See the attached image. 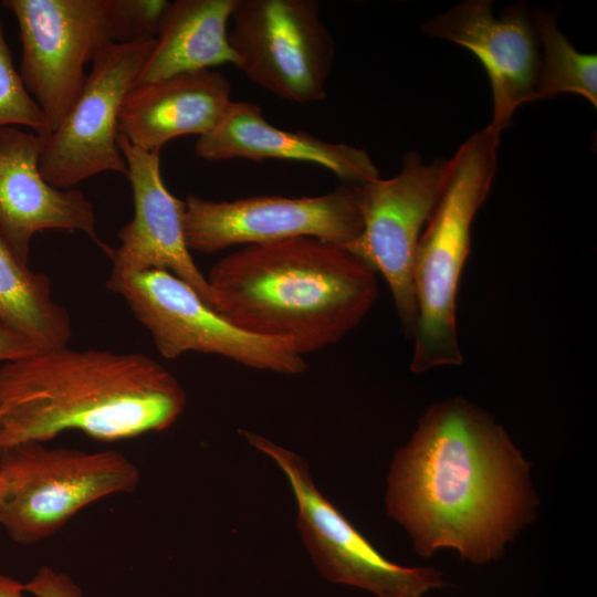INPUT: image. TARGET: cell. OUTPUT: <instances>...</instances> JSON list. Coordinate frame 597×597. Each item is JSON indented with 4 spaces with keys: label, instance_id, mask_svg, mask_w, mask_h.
<instances>
[{
    "label": "cell",
    "instance_id": "1",
    "mask_svg": "<svg viewBox=\"0 0 597 597\" xmlns=\"http://www.w3.org/2000/svg\"><path fill=\"white\" fill-rule=\"evenodd\" d=\"M530 463L493 417L461 397L432 405L388 474L386 507L429 557L455 549L484 564L535 513Z\"/></svg>",
    "mask_w": 597,
    "mask_h": 597
},
{
    "label": "cell",
    "instance_id": "2",
    "mask_svg": "<svg viewBox=\"0 0 597 597\" xmlns=\"http://www.w3.org/2000/svg\"><path fill=\"white\" fill-rule=\"evenodd\" d=\"M186 401L177 378L147 355L40 350L0 365V449L65 431L102 442L164 431Z\"/></svg>",
    "mask_w": 597,
    "mask_h": 597
},
{
    "label": "cell",
    "instance_id": "3",
    "mask_svg": "<svg viewBox=\"0 0 597 597\" xmlns=\"http://www.w3.org/2000/svg\"><path fill=\"white\" fill-rule=\"evenodd\" d=\"M376 272L346 248L311 237L245 245L207 277L217 311L300 355L334 345L373 307Z\"/></svg>",
    "mask_w": 597,
    "mask_h": 597
},
{
    "label": "cell",
    "instance_id": "4",
    "mask_svg": "<svg viewBox=\"0 0 597 597\" xmlns=\"http://www.w3.org/2000/svg\"><path fill=\"white\" fill-rule=\"evenodd\" d=\"M501 134L488 124L449 158L442 195L420 235L413 263L417 321L410 363L416 374L463 360L457 335V296L472 224L495 177Z\"/></svg>",
    "mask_w": 597,
    "mask_h": 597
},
{
    "label": "cell",
    "instance_id": "5",
    "mask_svg": "<svg viewBox=\"0 0 597 597\" xmlns=\"http://www.w3.org/2000/svg\"><path fill=\"white\" fill-rule=\"evenodd\" d=\"M123 453L23 442L0 449V525L19 544L51 537L86 506L139 484Z\"/></svg>",
    "mask_w": 597,
    "mask_h": 597
},
{
    "label": "cell",
    "instance_id": "6",
    "mask_svg": "<svg viewBox=\"0 0 597 597\" xmlns=\"http://www.w3.org/2000/svg\"><path fill=\"white\" fill-rule=\"evenodd\" d=\"M22 46L20 76L50 133L82 92L85 66L108 44L134 41L123 0H4Z\"/></svg>",
    "mask_w": 597,
    "mask_h": 597
},
{
    "label": "cell",
    "instance_id": "7",
    "mask_svg": "<svg viewBox=\"0 0 597 597\" xmlns=\"http://www.w3.org/2000/svg\"><path fill=\"white\" fill-rule=\"evenodd\" d=\"M106 286L124 298L165 358L198 352L285 375L306 369L303 356L289 343L238 327L168 271L111 273Z\"/></svg>",
    "mask_w": 597,
    "mask_h": 597
},
{
    "label": "cell",
    "instance_id": "8",
    "mask_svg": "<svg viewBox=\"0 0 597 597\" xmlns=\"http://www.w3.org/2000/svg\"><path fill=\"white\" fill-rule=\"evenodd\" d=\"M229 42L238 69L277 97L311 104L326 97L335 45L316 0H237Z\"/></svg>",
    "mask_w": 597,
    "mask_h": 597
},
{
    "label": "cell",
    "instance_id": "9",
    "mask_svg": "<svg viewBox=\"0 0 597 597\" xmlns=\"http://www.w3.org/2000/svg\"><path fill=\"white\" fill-rule=\"evenodd\" d=\"M449 166V158L423 164L418 153L409 151L396 176L356 185L362 231L348 251L385 279L408 337L417 321L416 250L442 195Z\"/></svg>",
    "mask_w": 597,
    "mask_h": 597
},
{
    "label": "cell",
    "instance_id": "10",
    "mask_svg": "<svg viewBox=\"0 0 597 597\" xmlns=\"http://www.w3.org/2000/svg\"><path fill=\"white\" fill-rule=\"evenodd\" d=\"M240 433L285 474L297 506V528L325 578L378 597H421L444 585L442 574L432 567H406L381 555L321 493L302 457L258 433Z\"/></svg>",
    "mask_w": 597,
    "mask_h": 597
},
{
    "label": "cell",
    "instance_id": "11",
    "mask_svg": "<svg viewBox=\"0 0 597 597\" xmlns=\"http://www.w3.org/2000/svg\"><path fill=\"white\" fill-rule=\"evenodd\" d=\"M184 231L190 251L214 253L311 237L346 248L362 231L356 185L320 196H252L233 200L185 199Z\"/></svg>",
    "mask_w": 597,
    "mask_h": 597
},
{
    "label": "cell",
    "instance_id": "12",
    "mask_svg": "<svg viewBox=\"0 0 597 597\" xmlns=\"http://www.w3.org/2000/svg\"><path fill=\"white\" fill-rule=\"evenodd\" d=\"M155 38L114 42L93 60L77 100L44 142L40 170L60 189H73L96 175L127 176L118 146L122 104L153 51Z\"/></svg>",
    "mask_w": 597,
    "mask_h": 597
},
{
    "label": "cell",
    "instance_id": "13",
    "mask_svg": "<svg viewBox=\"0 0 597 597\" xmlns=\"http://www.w3.org/2000/svg\"><path fill=\"white\" fill-rule=\"evenodd\" d=\"M491 0H465L422 24V32L473 53L484 67L492 91V119L499 132L512 124L516 109L541 100L540 48L532 8L505 7L495 17Z\"/></svg>",
    "mask_w": 597,
    "mask_h": 597
},
{
    "label": "cell",
    "instance_id": "14",
    "mask_svg": "<svg viewBox=\"0 0 597 597\" xmlns=\"http://www.w3.org/2000/svg\"><path fill=\"white\" fill-rule=\"evenodd\" d=\"M117 143L127 165L134 214L118 231L119 247L106 252L112 260L111 273L168 271L217 311L214 293L186 243L185 200L175 197L163 180L160 151L136 147L121 134Z\"/></svg>",
    "mask_w": 597,
    "mask_h": 597
},
{
    "label": "cell",
    "instance_id": "15",
    "mask_svg": "<svg viewBox=\"0 0 597 597\" xmlns=\"http://www.w3.org/2000/svg\"><path fill=\"white\" fill-rule=\"evenodd\" d=\"M45 137L18 126L0 127V232L28 264L30 244L42 230L80 231L106 253L92 202L76 189H60L41 174Z\"/></svg>",
    "mask_w": 597,
    "mask_h": 597
},
{
    "label": "cell",
    "instance_id": "16",
    "mask_svg": "<svg viewBox=\"0 0 597 597\" xmlns=\"http://www.w3.org/2000/svg\"><path fill=\"white\" fill-rule=\"evenodd\" d=\"M195 154L208 161L242 158L313 164L327 169L345 185H359L379 177L366 150L276 127L266 121L259 105L249 101H233L219 125L198 137Z\"/></svg>",
    "mask_w": 597,
    "mask_h": 597
},
{
    "label": "cell",
    "instance_id": "17",
    "mask_svg": "<svg viewBox=\"0 0 597 597\" xmlns=\"http://www.w3.org/2000/svg\"><path fill=\"white\" fill-rule=\"evenodd\" d=\"M232 102L229 81L213 70L137 83L122 104L118 132L136 147L160 151L174 138L213 130Z\"/></svg>",
    "mask_w": 597,
    "mask_h": 597
},
{
    "label": "cell",
    "instance_id": "18",
    "mask_svg": "<svg viewBox=\"0 0 597 597\" xmlns=\"http://www.w3.org/2000/svg\"><path fill=\"white\" fill-rule=\"evenodd\" d=\"M237 0H176L168 3L155 44L137 83L211 70L239 60L228 23Z\"/></svg>",
    "mask_w": 597,
    "mask_h": 597
},
{
    "label": "cell",
    "instance_id": "19",
    "mask_svg": "<svg viewBox=\"0 0 597 597\" xmlns=\"http://www.w3.org/2000/svg\"><path fill=\"white\" fill-rule=\"evenodd\" d=\"M0 321L40 350L67 346L72 335L70 315L54 301L48 275L21 261L1 232Z\"/></svg>",
    "mask_w": 597,
    "mask_h": 597
},
{
    "label": "cell",
    "instance_id": "20",
    "mask_svg": "<svg viewBox=\"0 0 597 597\" xmlns=\"http://www.w3.org/2000/svg\"><path fill=\"white\" fill-rule=\"evenodd\" d=\"M540 48V98L575 94L597 106V55L577 51L562 33L555 11L532 8Z\"/></svg>",
    "mask_w": 597,
    "mask_h": 597
},
{
    "label": "cell",
    "instance_id": "21",
    "mask_svg": "<svg viewBox=\"0 0 597 597\" xmlns=\"http://www.w3.org/2000/svg\"><path fill=\"white\" fill-rule=\"evenodd\" d=\"M6 126L27 128L43 137L50 134L43 112L14 67L0 20V127Z\"/></svg>",
    "mask_w": 597,
    "mask_h": 597
},
{
    "label": "cell",
    "instance_id": "22",
    "mask_svg": "<svg viewBox=\"0 0 597 597\" xmlns=\"http://www.w3.org/2000/svg\"><path fill=\"white\" fill-rule=\"evenodd\" d=\"M23 587L34 597H84L81 587L67 574L50 566L40 567Z\"/></svg>",
    "mask_w": 597,
    "mask_h": 597
},
{
    "label": "cell",
    "instance_id": "23",
    "mask_svg": "<svg viewBox=\"0 0 597 597\" xmlns=\"http://www.w3.org/2000/svg\"><path fill=\"white\" fill-rule=\"evenodd\" d=\"M40 349L19 332L0 321V362L14 360Z\"/></svg>",
    "mask_w": 597,
    "mask_h": 597
},
{
    "label": "cell",
    "instance_id": "24",
    "mask_svg": "<svg viewBox=\"0 0 597 597\" xmlns=\"http://www.w3.org/2000/svg\"><path fill=\"white\" fill-rule=\"evenodd\" d=\"M23 583L0 573V597H24Z\"/></svg>",
    "mask_w": 597,
    "mask_h": 597
},
{
    "label": "cell",
    "instance_id": "25",
    "mask_svg": "<svg viewBox=\"0 0 597 597\" xmlns=\"http://www.w3.org/2000/svg\"><path fill=\"white\" fill-rule=\"evenodd\" d=\"M2 492H3V484H2V481L0 480V500L2 498Z\"/></svg>",
    "mask_w": 597,
    "mask_h": 597
}]
</instances>
